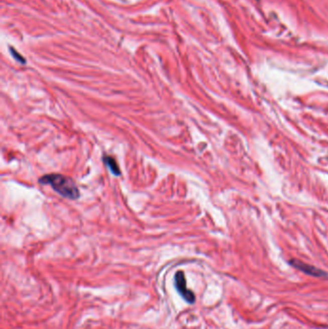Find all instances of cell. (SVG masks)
<instances>
[{
  "label": "cell",
  "instance_id": "1",
  "mask_svg": "<svg viewBox=\"0 0 328 329\" xmlns=\"http://www.w3.org/2000/svg\"><path fill=\"white\" fill-rule=\"evenodd\" d=\"M39 182L44 185H50L54 191L64 197L69 199H77L79 197V190L71 178L62 174H47L43 176Z\"/></svg>",
  "mask_w": 328,
  "mask_h": 329
},
{
  "label": "cell",
  "instance_id": "2",
  "mask_svg": "<svg viewBox=\"0 0 328 329\" xmlns=\"http://www.w3.org/2000/svg\"><path fill=\"white\" fill-rule=\"evenodd\" d=\"M174 285H175V288H176L178 294L181 295L183 299L186 302H188V303H193L194 302V299H195L194 294L192 293L190 289H188L185 274L181 271L175 273Z\"/></svg>",
  "mask_w": 328,
  "mask_h": 329
},
{
  "label": "cell",
  "instance_id": "3",
  "mask_svg": "<svg viewBox=\"0 0 328 329\" xmlns=\"http://www.w3.org/2000/svg\"><path fill=\"white\" fill-rule=\"evenodd\" d=\"M292 265L294 266V268H296L297 270L303 272L306 274H309V275H313V276H316V277H322V276L326 275V273H324V272L318 270V269L313 267V266H310V265H307L305 263H302V262L294 260V261L292 262Z\"/></svg>",
  "mask_w": 328,
  "mask_h": 329
},
{
  "label": "cell",
  "instance_id": "4",
  "mask_svg": "<svg viewBox=\"0 0 328 329\" xmlns=\"http://www.w3.org/2000/svg\"><path fill=\"white\" fill-rule=\"evenodd\" d=\"M104 163L107 166V168L110 170V171L113 173L114 175H120L121 174V170L120 168L116 162V160L113 159L112 157H105L104 158Z\"/></svg>",
  "mask_w": 328,
  "mask_h": 329
},
{
  "label": "cell",
  "instance_id": "5",
  "mask_svg": "<svg viewBox=\"0 0 328 329\" xmlns=\"http://www.w3.org/2000/svg\"><path fill=\"white\" fill-rule=\"evenodd\" d=\"M9 51H10V53H11L12 57H13L17 62H19V63L22 64V65H25V64H26V59H25V57H23L22 54H20V52H19L16 48H14L13 46H9Z\"/></svg>",
  "mask_w": 328,
  "mask_h": 329
}]
</instances>
